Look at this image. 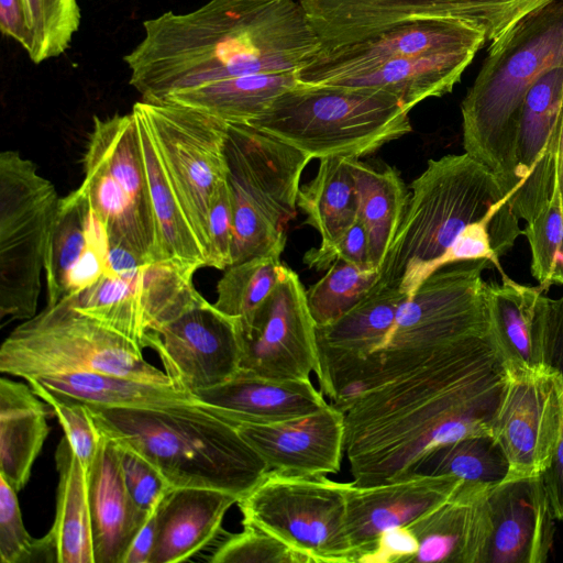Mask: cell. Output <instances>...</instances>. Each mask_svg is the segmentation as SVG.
Returning a JSON list of instances; mask_svg holds the SVG:
<instances>
[{"label": "cell", "mask_w": 563, "mask_h": 563, "mask_svg": "<svg viewBox=\"0 0 563 563\" xmlns=\"http://www.w3.org/2000/svg\"><path fill=\"white\" fill-rule=\"evenodd\" d=\"M508 384L490 334L452 343L345 408V455L358 486L406 477L433 448L493 434Z\"/></svg>", "instance_id": "cell-1"}, {"label": "cell", "mask_w": 563, "mask_h": 563, "mask_svg": "<svg viewBox=\"0 0 563 563\" xmlns=\"http://www.w3.org/2000/svg\"><path fill=\"white\" fill-rule=\"evenodd\" d=\"M143 29L123 60L146 102L218 80L298 70L322 48L294 0H210L188 13L148 19Z\"/></svg>", "instance_id": "cell-2"}, {"label": "cell", "mask_w": 563, "mask_h": 563, "mask_svg": "<svg viewBox=\"0 0 563 563\" xmlns=\"http://www.w3.org/2000/svg\"><path fill=\"white\" fill-rule=\"evenodd\" d=\"M87 407L102 434L147 459L172 487L242 497L269 472L236 426L198 400L151 408Z\"/></svg>", "instance_id": "cell-3"}, {"label": "cell", "mask_w": 563, "mask_h": 563, "mask_svg": "<svg viewBox=\"0 0 563 563\" xmlns=\"http://www.w3.org/2000/svg\"><path fill=\"white\" fill-rule=\"evenodd\" d=\"M556 66H563V0L528 14L490 43L462 101L464 151L497 177L509 202L517 187L516 135L523 98Z\"/></svg>", "instance_id": "cell-4"}, {"label": "cell", "mask_w": 563, "mask_h": 563, "mask_svg": "<svg viewBox=\"0 0 563 563\" xmlns=\"http://www.w3.org/2000/svg\"><path fill=\"white\" fill-rule=\"evenodd\" d=\"M490 265L488 260L459 262L426 278L399 307L382 347L333 386L331 404L343 410L358 395L410 373L443 347L490 334L483 279Z\"/></svg>", "instance_id": "cell-5"}, {"label": "cell", "mask_w": 563, "mask_h": 563, "mask_svg": "<svg viewBox=\"0 0 563 563\" xmlns=\"http://www.w3.org/2000/svg\"><path fill=\"white\" fill-rule=\"evenodd\" d=\"M410 189L375 285L408 297L440 269L441 257L470 224L514 211L497 177L467 153L429 159Z\"/></svg>", "instance_id": "cell-6"}, {"label": "cell", "mask_w": 563, "mask_h": 563, "mask_svg": "<svg viewBox=\"0 0 563 563\" xmlns=\"http://www.w3.org/2000/svg\"><path fill=\"white\" fill-rule=\"evenodd\" d=\"M409 112L380 89L298 82L249 125L311 158H360L410 133Z\"/></svg>", "instance_id": "cell-7"}, {"label": "cell", "mask_w": 563, "mask_h": 563, "mask_svg": "<svg viewBox=\"0 0 563 563\" xmlns=\"http://www.w3.org/2000/svg\"><path fill=\"white\" fill-rule=\"evenodd\" d=\"M227 181L233 208L232 264L282 254L296 218L301 174L312 159L249 124L228 123Z\"/></svg>", "instance_id": "cell-8"}, {"label": "cell", "mask_w": 563, "mask_h": 563, "mask_svg": "<svg viewBox=\"0 0 563 563\" xmlns=\"http://www.w3.org/2000/svg\"><path fill=\"white\" fill-rule=\"evenodd\" d=\"M0 371L25 380L96 372L175 386L165 372L146 362L142 347L75 309L68 299L47 305L7 336L0 346Z\"/></svg>", "instance_id": "cell-9"}, {"label": "cell", "mask_w": 563, "mask_h": 563, "mask_svg": "<svg viewBox=\"0 0 563 563\" xmlns=\"http://www.w3.org/2000/svg\"><path fill=\"white\" fill-rule=\"evenodd\" d=\"M79 189L102 220L111 245L144 263L159 261L157 231L134 114L93 117Z\"/></svg>", "instance_id": "cell-10"}, {"label": "cell", "mask_w": 563, "mask_h": 563, "mask_svg": "<svg viewBox=\"0 0 563 563\" xmlns=\"http://www.w3.org/2000/svg\"><path fill=\"white\" fill-rule=\"evenodd\" d=\"M59 197L19 152L0 154V317L36 314L41 276Z\"/></svg>", "instance_id": "cell-11"}, {"label": "cell", "mask_w": 563, "mask_h": 563, "mask_svg": "<svg viewBox=\"0 0 563 563\" xmlns=\"http://www.w3.org/2000/svg\"><path fill=\"white\" fill-rule=\"evenodd\" d=\"M347 484L325 475L269 471L236 505L243 526L277 538L312 563H352L345 527Z\"/></svg>", "instance_id": "cell-12"}, {"label": "cell", "mask_w": 563, "mask_h": 563, "mask_svg": "<svg viewBox=\"0 0 563 563\" xmlns=\"http://www.w3.org/2000/svg\"><path fill=\"white\" fill-rule=\"evenodd\" d=\"M133 110L143 117L152 132L208 264V211L217 186L228 175V123L206 111L172 102L142 100Z\"/></svg>", "instance_id": "cell-13"}, {"label": "cell", "mask_w": 563, "mask_h": 563, "mask_svg": "<svg viewBox=\"0 0 563 563\" xmlns=\"http://www.w3.org/2000/svg\"><path fill=\"white\" fill-rule=\"evenodd\" d=\"M554 0H299L322 48L358 42L419 19H453L481 30L490 43Z\"/></svg>", "instance_id": "cell-14"}, {"label": "cell", "mask_w": 563, "mask_h": 563, "mask_svg": "<svg viewBox=\"0 0 563 563\" xmlns=\"http://www.w3.org/2000/svg\"><path fill=\"white\" fill-rule=\"evenodd\" d=\"M144 346L156 351L177 388L194 395L228 380L240 369L239 319L197 292L178 313L146 334Z\"/></svg>", "instance_id": "cell-15"}, {"label": "cell", "mask_w": 563, "mask_h": 563, "mask_svg": "<svg viewBox=\"0 0 563 563\" xmlns=\"http://www.w3.org/2000/svg\"><path fill=\"white\" fill-rule=\"evenodd\" d=\"M316 330L307 290L285 266L251 323L240 327V371L274 379L310 378L319 367Z\"/></svg>", "instance_id": "cell-16"}, {"label": "cell", "mask_w": 563, "mask_h": 563, "mask_svg": "<svg viewBox=\"0 0 563 563\" xmlns=\"http://www.w3.org/2000/svg\"><path fill=\"white\" fill-rule=\"evenodd\" d=\"M507 373L508 384L493 428L509 463L506 477L542 475L560 433L561 374L550 368Z\"/></svg>", "instance_id": "cell-17"}, {"label": "cell", "mask_w": 563, "mask_h": 563, "mask_svg": "<svg viewBox=\"0 0 563 563\" xmlns=\"http://www.w3.org/2000/svg\"><path fill=\"white\" fill-rule=\"evenodd\" d=\"M486 42L481 30L460 20H411L358 42L321 48L296 71V76L299 84L327 85L394 56H427L466 49L477 52Z\"/></svg>", "instance_id": "cell-18"}, {"label": "cell", "mask_w": 563, "mask_h": 563, "mask_svg": "<svg viewBox=\"0 0 563 563\" xmlns=\"http://www.w3.org/2000/svg\"><path fill=\"white\" fill-rule=\"evenodd\" d=\"M463 481L451 475L409 476L345 489L346 534L352 563H364L387 530L407 527L448 500Z\"/></svg>", "instance_id": "cell-19"}, {"label": "cell", "mask_w": 563, "mask_h": 563, "mask_svg": "<svg viewBox=\"0 0 563 563\" xmlns=\"http://www.w3.org/2000/svg\"><path fill=\"white\" fill-rule=\"evenodd\" d=\"M489 536L482 563H544L554 511L542 475L509 476L487 492Z\"/></svg>", "instance_id": "cell-20"}, {"label": "cell", "mask_w": 563, "mask_h": 563, "mask_svg": "<svg viewBox=\"0 0 563 563\" xmlns=\"http://www.w3.org/2000/svg\"><path fill=\"white\" fill-rule=\"evenodd\" d=\"M110 246L102 220L79 187L60 198L44 264L47 305L97 283L104 273Z\"/></svg>", "instance_id": "cell-21"}, {"label": "cell", "mask_w": 563, "mask_h": 563, "mask_svg": "<svg viewBox=\"0 0 563 563\" xmlns=\"http://www.w3.org/2000/svg\"><path fill=\"white\" fill-rule=\"evenodd\" d=\"M269 471L291 476L338 473L345 454V416L329 404L295 419L236 424Z\"/></svg>", "instance_id": "cell-22"}, {"label": "cell", "mask_w": 563, "mask_h": 563, "mask_svg": "<svg viewBox=\"0 0 563 563\" xmlns=\"http://www.w3.org/2000/svg\"><path fill=\"white\" fill-rule=\"evenodd\" d=\"M407 297L399 288L374 286L341 317L317 327L316 377L324 396L355 365L382 347Z\"/></svg>", "instance_id": "cell-23"}, {"label": "cell", "mask_w": 563, "mask_h": 563, "mask_svg": "<svg viewBox=\"0 0 563 563\" xmlns=\"http://www.w3.org/2000/svg\"><path fill=\"white\" fill-rule=\"evenodd\" d=\"M194 395L217 416L235 426L286 421L329 405L310 378L274 379L240 369L228 380Z\"/></svg>", "instance_id": "cell-24"}, {"label": "cell", "mask_w": 563, "mask_h": 563, "mask_svg": "<svg viewBox=\"0 0 563 563\" xmlns=\"http://www.w3.org/2000/svg\"><path fill=\"white\" fill-rule=\"evenodd\" d=\"M490 485L463 482L448 500L408 525L418 542L411 562L482 563Z\"/></svg>", "instance_id": "cell-25"}, {"label": "cell", "mask_w": 563, "mask_h": 563, "mask_svg": "<svg viewBox=\"0 0 563 563\" xmlns=\"http://www.w3.org/2000/svg\"><path fill=\"white\" fill-rule=\"evenodd\" d=\"M86 474L95 563H123L151 512L141 510L129 495L118 445L109 437L102 434L98 452Z\"/></svg>", "instance_id": "cell-26"}, {"label": "cell", "mask_w": 563, "mask_h": 563, "mask_svg": "<svg viewBox=\"0 0 563 563\" xmlns=\"http://www.w3.org/2000/svg\"><path fill=\"white\" fill-rule=\"evenodd\" d=\"M241 497L205 487H173L156 508V539L150 563L184 562L219 532Z\"/></svg>", "instance_id": "cell-27"}, {"label": "cell", "mask_w": 563, "mask_h": 563, "mask_svg": "<svg viewBox=\"0 0 563 563\" xmlns=\"http://www.w3.org/2000/svg\"><path fill=\"white\" fill-rule=\"evenodd\" d=\"M476 53L466 49L427 56H394L327 85L380 89L411 110L427 98L451 92Z\"/></svg>", "instance_id": "cell-28"}, {"label": "cell", "mask_w": 563, "mask_h": 563, "mask_svg": "<svg viewBox=\"0 0 563 563\" xmlns=\"http://www.w3.org/2000/svg\"><path fill=\"white\" fill-rule=\"evenodd\" d=\"M47 406L30 385L0 379V475L16 492L29 482L49 432Z\"/></svg>", "instance_id": "cell-29"}, {"label": "cell", "mask_w": 563, "mask_h": 563, "mask_svg": "<svg viewBox=\"0 0 563 563\" xmlns=\"http://www.w3.org/2000/svg\"><path fill=\"white\" fill-rule=\"evenodd\" d=\"M135 117L147 185L157 231L159 261H175L199 269L207 256L169 180L152 132L143 117Z\"/></svg>", "instance_id": "cell-30"}, {"label": "cell", "mask_w": 563, "mask_h": 563, "mask_svg": "<svg viewBox=\"0 0 563 563\" xmlns=\"http://www.w3.org/2000/svg\"><path fill=\"white\" fill-rule=\"evenodd\" d=\"M26 382L58 398L106 408H151L197 400L195 395L175 386L96 372L53 374Z\"/></svg>", "instance_id": "cell-31"}, {"label": "cell", "mask_w": 563, "mask_h": 563, "mask_svg": "<svg viewBox=\"0 0 563 563\" xmlns=\"http://www.w3.org/2000/svg\"><path fill=\"white\" fill-rule=\"evenodd\" d=\"M297 70L240 76L175 91L161 102L192 107L227 122L249 124L299 81Z\"/></svg>", "instance_id": "cell-32"}, {"label": "cell", "mask_w": 563, "mask_h": 563, "mask_svg": "<svg viewBox=\"0 0 563 563\" xmlns=\"http://www.w3.org/2000/svg\"><path fill=\"white\" fill-rule=\"evenodd\" d=\"M501 283H486L490 336L507 369H537L533 318L544 290L521 285L505 273Z\"/></svg>", "instance_id": "cell-33"}, {"label": "cell", "mask_w": 563, "mask_h": 563, "mask_svg": "<svg viewBox=\"0 0 563 563\" xmlns=\"http://www.w3.org/2000/svg\"><path fill=\"white\" fill-rule=\"evenodd\" d=\"M58 486L55 521L48 531L57 563H95L87 474L66 437L55 452Z\"/></svg>", "instance_id": "cell-34"}, {"label": "cell", "mask_w": 563, "mask_h": 563, "mask_svg": "<svg viewBox=\"0 0 563 563\" xmlns=\"http://www.w3.org/2000/svg\"><path fill=\"white\" fill-rule=\"evenodd\" d=\"M297 206L307 216L305 222L320 234V245H331L340 240L358 213L351 158H321L316 176L299 188Z\"/></svg>", "instance_id": "cell-35"}, {"label": "cell", "mask_w": 563, "mask_h": 563, "mask_svg": "<svg viewBox=\"0 0 563 563\" xmlns=\"http://www.w3.org/2000/svg\"><path fill=\"white\" fill-rule=\"evenodd\" d=\"M358 196V218L367 231L368 262L380 267L405 214L409 191L391 167L377 170L351 158Z\"/></svg>", "instance_id": "cell-36"}, {"label": "cell", "mask_w": 563, "mask_h": 563, "mask_svg": "<svg viewBox=\"0 0 563 563\" xmlns=\"http://www.w3.org/2000/svg\"><path fill=\"white\" fill-rule=\"evenodd\" d=\"M143 266L123 275L103 273L91 287L67 299L75 309L144 349L150 323L141 288Z\"/></svg>", "instance_id": "cell-37"}, {"label": "cell", "mask_w": 563, "mask_h": 563, "mask_svg": "<svg viewBox=\"0 0 563 563\" xmlns=\"http://www.w3.org/2000/svg\"><path fill=\"white\" fill-rule=\"evenodd\" d=\"M562 100L563 66L548 70L526 93L516 135L517 187L514 196L526 187L534 175L558 119Z\"/></svg>", "instance_id": "cell-38"}, {"label": "cell", "mask_w": 563, "mask_h": 563, "mask_svg": "<svg viewBox=\"0 0 563 563\" xmlns=\"http://www.w3.org/2000/svg\"><path fill=\"white\" fill-rule=\"evenodd\" d=\"M508 473V460L495 437L478 434L433 448L415 463L406 477L451 475L465 483L495 484Z\"/></svg>", "instance_id": "cell-39"}, {"label": "cell", "mask_w": 563, "mask_h": 563, "mask_svg": "<svg viewBox=\"0 0 563 563\" xmlns=\"http://www.w3.org/2000/svg\"><path fill=\"white\" fill-rule=\"evenodd\" d=\"M284 268L279 254L258 255L230 265L218 283L214 307L238 318L241 328L249 325L273 292Z\"/></svg>", "instance_id": "cell-40"}, {"label": "cell", "mask_w": 563, "mask_h": 563, "mask_svg": "<svg viewBox=\"0 0 563 563\" xmlns=\"http://www.w3.org/2000/svg\"><path fill=\"white\" fill-rule=\"evenodd\" d=\"M378 278V268L335 261L307 290L308 306L317 327L332 322L354 307Z\"/></svg>", "instance_id": "cell-41"}, {"label": "cell", "mask_w": 563, "mask_h": 563, "mask_svg": "<svg viewBox=\"0 0 563 563\" xmlns=\"http://www.w3.org/2000/svg\"><path fill=\"white\" fill-rule=\"evenodd\" d=\"M32 47L31 60L40 64L64 54L80 26L77 0H23Z\"/></svg>", "instance_id": "cell-42"}, {"label": "cell", "mask_w": 563, "mask_h": 563, "mask_svg": "<svg viewBox=\"0 0 563 563\" xmlns=\"http://www.w3.org/2000/svg\"><path fill=\"white\" fill-rule=\"evenodd\" d=\"M531 250V274L545 291L563 269V202L559 188L522 231Z\"/></svg>", "instance_id": "cell-43"}, {"label": "cell", "mask_w": 563, "mask_h": 563, "mask_svg": "<svg viewBox=\"0 0 563 563\" xmlns=\"http://www.w3.org/2000/svg\"><path fill=\"white\" fill-rule=\"evenodd\" d=\"M563 195V100L541 162L526 187L516 194L510 206L519 219L532 221L548 205L553 191Z\"/></svg>", "instance_id": "cell-44"}, {"label": "cell", "mask_w": 563, "mask_h": 563, "mask_svg": "<svg viewBox=\"0 0 563 563\" xmlns=\"http://www.w3.org/2000/svg\"><path fill=\"white\" fill-rule=\"evenodd\" d=\"M228 538L212 554V563H312L277 538L252 526Z\"/></svg>", "instance_id": "cell-45"}, {"label": "cell", "mask_w": 563, "mask_h": 563, "mask_svg": "<svg viewBox=\"0 0 563 563\" xmlns=\"http://www.w3.org/2000/svg\"><path fill=\"white\" fill-rule=\"evenodd\" d=\"M57 417L66 439L85 471L91 466L98 452L102 433L85 404L58 398L35 384H29Z\"/></svg>", "instance_id": "cell-46"}, {"label": "cell", "mask_w": 563, "mask_h": 563, "mask_svg": "<svg viewBox=\"0 0 563 563\" xmlns=\"http://www.w3.org/2000/svg\"><path fill=\"white\" fill-rule=\"evenodd\" d=\"M117 445L129 495L141 510L151 512L173 487L159 470L143 455L129 446L119 443Z\"/></svg>", "instance_id": "cell-47"}, {"label": "cell", "mask_w": 563, "mask_h": 563, "mask_svg": "<svg viewBox=\"0 0 563 563\" xmlns=\"http://www.w3.org/2000/svg\"><path fill=\"white\" fill-rule=\"evenodd\" d=\"M533 341L540 368H550L563 375V296L550 298L540 295L533 318Z\"/></svg>", "instance_id": "cell-48"}, {"label": "cell", "mask_w": 563, "mask_h": 563, "mask_svg": "<svg viewBox=\"0 0 563 563\" xmlns=\"http://www.w3.org/2000/svg\"><path fill=\"white\" fill-rule=\"evenodd\" d=\"M36 539L23 525L16 490L0 475V561L31 563Z\"/></svg>", "instance_id": "cell-49"}, {"label": "cell", "mask_w": 563, "mask_h": 563, "mask_svg": "<svg viewBox=\"0 0 563 563\" xmlns=\"http://www.w3.org/2000/svg\"><path fill=\"white\" fill-rule=\"evenodd\" d=\"M209 251L207 266L225 269L232 265L233 208L227 179L221 181L208 211Z\"/></svg>", "instance_id": "cell-50"}, {"label": "cell", "mask_w": 563, "mask_h": 563, "mask_svg": "<svg viewBox=\"0 0 563 563\" xmlns=\"http://www.w3.org/2000/svg\"><path fill=\"white\" fill-rule=\"evenodd\" d=\"M339 260L372 266L368 262L367 231L358 216L353 225L335 243L312 247L302 257L303 263L316 271H327Z\"/></svg>", "instance_id": "cell-51"}, {"label": "cell", "mask_w": 563, "mask_h": 563, "mask_svg": "<svg viewBox=\"0 0 563 563\" xmlns=\"http://www.w3.org/2000/svg\"><path fill=\"white\" fill-rule=\"evenodd\" d=\"M418 550V542L408 527L385 531L365 562L409 563Z\"/></svg>", "instance_id": "cell-52"}, {"label": "cell", "mask_w": 563, "mask_h": 563, "mask_svg": "<svg viewBox=\"0 0 563 563\" xmlns=\"http://www.w3.org/2000/svg\"><path fill=\"white\" fill-rule=\"evenodd\" d=\"M562 383V417L559 439L547 468L542 473L543 483L558 520H563V375Z\"/></svg>", "instance_id": "cell-53"}, {"label": "cell", "mask_w": 563, "mask_h": 563, "mask_svg": "<svg viewBox=\"0 0 563 563\" xmlns=\"http://www.w3.org/2000/svg\"><path fill=\"white\" fill-rule=\"evenodd\" d=\"M0 29L3 35L18 42L26 53L30 52L32 36L23 0H0Z\"/></svg>", "instance_id": "cell-54"}, {"label": "cell", "mask_w": 563, "mask_h": 563, "mask_svg": "<svg viewBox=\"0 0 563 563\" xmlns=\"http://www.w3.org/2000/svg\"><path fill=\"white\" fill-rule=\"evenodd\" d=\"M156 508L151 511L143 527L137 532L125 554L123 563H150L156 539Z\"/></svg>", "instance_id": "cell-55"}, {"label": "cell", "mask_w": 563, "mask_h": 563, "mask_svg": "<svg viewBox=\"0 0 563 563\" xmlns=\"http://www.w3.org/2000/svg\"><path fill=\"white\" fill-rule=\"evenodd\" d=\"M562 202H563V195H562ZM555 284L563 285V269H562V272L559 274V276L556 277V279H555Z\"/></svg>", "instance_id": "cell-56"}]
</instances>
